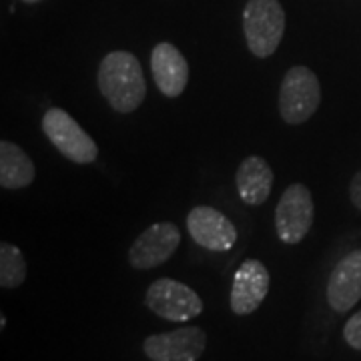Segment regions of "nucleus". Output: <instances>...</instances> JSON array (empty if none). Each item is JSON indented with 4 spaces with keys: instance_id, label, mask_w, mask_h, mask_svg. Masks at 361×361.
<instances>
[{
    "instance_id": "f257e3e1",
    "label": "nucleus",
    "mask_w": 361,
    "mask_h": 361,
    "mask_svg": "<svg viewBox=\"0 0 361 361\" xmlns=\"http://www.w3.org/2000/svg\"><path fill=\"white\" fill-rule=\"evenodd\" d=\"M99 90L111 109L129 115L147 99V80L139 59L129 51L109 52L99 66Z\"/></svg>"
},
{
    "instance_id": "f03ea898",
    "label": "nucleus",
    "mask_w": 361,
    "mask_h": 361,
    "mask_svg": "<svg viewBox=\"0 0 361 361\" xmlns=\"http://www.w3.org/2000/svg\"><path fill=\"white\" fill-rule=\"evenodd\" d=\"M243 32L249 52L267 59L279 49L285 32V11L279 0H247Z\"/></svg>"
},
{
    "instance_id": "7ed1b4c3",
    "label": "nucleus",
    "mask_w": 361,
    "mask_h": 361,
    "mask_svg": "<svg viewBox=\"0 0 361 361\" xmlns=\"http://www.w3.org/2000/svg\"><path fill=\"white\" fill-rule=\"evenodd\" d=\"M322 85L317 75L303 65L291 66L279 87V115L287 125H301L317 113Z\"/></svg>"
},
{
    "instance_id": "20e7f679",
    "label": "nucleus",
    "mask_w": 361,
    "mask_h": 361,
    "mask_svg": "<svg viewBox=\"0 0 361 361\" xmlns=\"http://www.w3.org/2000/svg\"><path fill=\"white\" fill-rule=\"evenodd\" d=\"M42 133L61 155L77 165H90L99 159V147L92 137L59 106H52L44 113Z\"/></svg>"
},
{
    "instance_id": "39448f33",
    "label": "nucleus",
    "mask_w": 361,
    "mask_h": 361,
    "mask_svg": "<svg viewBox=\"0 0 361 361\" xmlns=\"http://www.w3.org/2000/svg\"><path fill=\"white\" fill-rule=\"evenodd\" d=\"M315 219V205L307 185L293 183L281 195L275 209V231L285 245H297L305 239Z\"/></svg>"
},
{
    "instance_id": "423d86ee",
    "label": "nucleus",
    "mask_w": 361,
    "mask_h": 361,
    "mask_svg": "<svg viewBox=\"0 0 361 361\" xmlns=\"http://www.w3.org/2000/svg\"><path fill=\"white\" fill-rule=\"evenodd\" d=\"M147 307L161 319L173 323L191 322L203 313V301L189 285L177 279H157L149 285L145 295Z\"/></svg>"
},
{
    "instance_id": "0eeeda50",
    "label": "nucleus",
    "mask_w": 361,
    "mask_h": 361,
    "mask_svg": "<svg viewBox=\"0 0 361 361\" xmlns=\"http://www.w3.org/2000/svg\"><path fill=\"white\" fill-rule=\"evenodd\" d=\"M207 349V334L197 325H185L142 341V353L151 361H199Z\"/></svg>"
},
{
    "instance_id": "6e6552de",
    "label": "nucleus",
    "mask_w": 361,
    "mask_h": 361,
    "mask_svg": "<svg viewBox=\"0 0 361 361\" xmlns=\"http://www.w3.org/2000/svg\"><path fill=\"white\" fill-rule=\"evenodd\" d=\"M180 245V229L175 223H155L135 239L129 249V263L135 269L149 271L173 257Z\"/></svg>"
},
{
    "instance_id": "1a4fd4ad",
    "label": "nucleus",
    "mask_w": 361,
    "mask_h": 361,
    "mask_svg": "<svg viewBox=\"0 0 361 361\" xmlns=\"http://www.w3.org/2000/svg\"><path fill=\"white\" fill-rule=\"evenodd\" d=\"M187 231L197 245L209 251H229L237 243V229L215 207H193L187 215Z\"/></svg>"
},
{
    "instance_id": "9d476101",
    "label": "nucleus",
    "mask_w": 361,
    "mask_h": 361,
    "mask_svg": "<svg viewBox=\"0 0 361 361\" xmlns=\"http://www.w3.org/2000/svg\"><path fill=\"white\" fill-rule=\"evenodd\" d=\"M269 271L259 259H247L235 271L231 287V310L235 315H249L261 307L269 293Z\"/></svg>"
},
{
    "instance_id": "9b49d317",
    "label": "nucleus",
    "mask_w": 361,
    "mask_h": 361,
    "mask_svg": "<svg viewBox=\"0 0 361 361\" xmlns=\"http://www.w3.org/2000/svg\"><path fill=\"white\" fill-rule=\"evenodd\" d=\"M361 299V249L349 251L329 275L327 303L337 313H348Z\"/></svg>"
},
{
    "instance_id": "f8f14e48",
    "label": "nucleus",
    "mask_w": 361,
    "mask_h": 361,
    "mask_svg": "<svg viewBox=\"0 0 361 361\" xmlns=\"http://www.w3.org/2000/svg\"><path fill=\"white\" fill-rule=\"evenodd\" d=\"M151 71L159 90L169 97H180L189 82V65L183 52L171 42H159L151 52Z\"/></svg>"
},
{
    "instance_id": "ddd939ff",
    "label": "nucleus",
    "mask_w": 361,
    "mask_h": 361,
    "mask_svg": "<svg viewBox=\"0 0 361 361\" xmlns=\"http://www.w3.org/2000/svg\"><path fill=\"white\" fill-rule=\"evenodd\" d=\"M273 169L269 163L257 155H249L243 159L235 173V185L237 193L245 201L247 205L259 207L269 199L271 189H273Z\"/></svg>"
},
{
    "instance_id": "4468645a",
    "label": "nucleus",
    "mask_w": 361,
    "mask_h": 361,
    "mask_svg": "<svg viewBox=\"0 0 361 361\" xmlns=\"http://www.w3.org/2000/svg\"><path fill=\"white\" fill-rule=\"evenodd\" d=\"M35 163L16 142H0V185L4 189H25L35 180Z\"/></svg>"
},
{
    "instance_id": "2eb2a0df",
    "label": "nucleus",
    "mask_w": 361,
    "mask_h": 361,
    "mask_svg": "<svg viewBox=\"0 0 361 361\" xmlns=\"http://www.w3.org/2000/svg\"><path fill=\"white\" fill-rule=\"evenodd\" d=\"M26 261L23 251L16 245H0V285L2 289H16L25 283Z\"/></svg>"
},
{
    "instance_id": "dca6fc26",
    "label": "nucleus",
    "mask_w": 361,
    "mask_h": 361,
    "mask_svg": "<svg viewBox=\"0 0 361 361\" xmlns=\"http://www.w3.org/2000/svg\"><path fill=\"white\" fill-rule=\"evenodd\" d=\"M343 339H345L349 348L361 351V310L357 313H353L348 319V323L343 325Z\"/></svg>"
},
{
    "instance_id": "f3484780",
    "label": "nucleus",
    "mask_w": 361,
    "mask_h": 361,
    "mask_svg": "<svg viewBox=\"0 0 361 361\" xmlns=\"http://www.w3.org/2000/svg\"><path fill=\"white\" fill-rule=\"evenodd\" d=\"M349 199H351L353 207L361 211V169L353 175V179L349 183Z\"/></svg>"
},
{
    "instance_id": "a211bd4d",
    "label": "nucleus",
    "mask_w": 361,
    "mask_h": 361,
    "mask_svg": "<svg viewBox=\"0 0 361 361\" xmlns=\"http://www.w3.org/2000/svg\"><path fill=\"white\" fill-rule=\"evenodd\" d=\"M23 2H26V4H35V2H40V0H23Z\"/></svg>"
}]
</instances>
